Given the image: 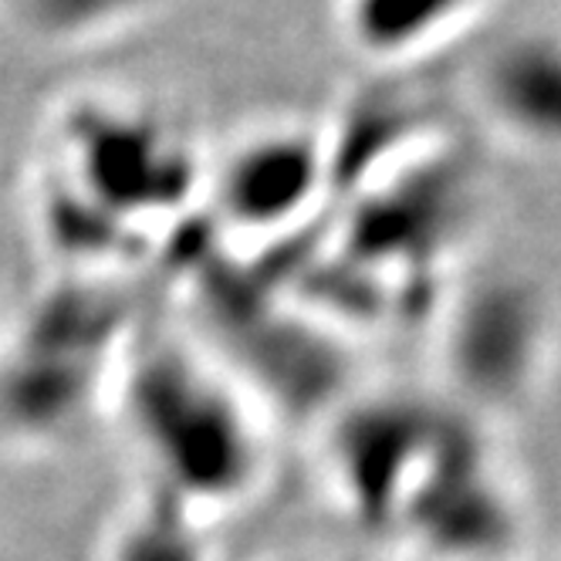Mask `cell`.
Returning <instances> with one entry per match:
<instances>
[{"instance_id":"9c48e42d","label":"cell","mask_w":561,"mask_h":561,"mask_svg":"<svg viewBox=\"0 0 561 561\" xmlns=\"http://www.w3.org/2000/svg\"><path fill=\"white\" fill-rule=\"evenodd\" d=\"M108 561H207L199 514L156 494L115 528Z\"/></svg>"},{"instance_id":"5b68a950","label":"cell","mask_w":561,"mask_h":561,"mask_svg":"<svg viewBox=\"0 0 561 561\" xmlns=\"http://www.w3.org/2000/svg\"><path fill=\"white\" fill-rule=\"evenodd\" d=\"M439 433L444 420L410 399H369L342 416L329 444V470L363 525L396 531Z\"/></svg>"},{"instance_id":"30bf717a","label":"cell","mask_w":561,"mask_h":561,"mask_svg":"<svg viewBox=\"0 0 561 561\" xmlns=\"http://www.w3.org/2000/svg\"><path fill=\"white\" fill-rule=\"evenodd\" d=\"M156 0H11V8L34 37L51 45H82L126 27Z\"/></svg>"},{"instance_id":"ba28073f","label":"cell","mask_w":561,"mask_h":561,"mask_svg":"<svg viewBox=\"0 0 561 561\" xmlns=\"http://www.w3.org/2000/svg\"><path fill=\"white\" fill-rule=\"evenodd\" d=\"M491 0H339L345 45L379 68L413 65L460 37Z\"/></svg>"},{"instance_id":"277c9868","label":"cell","mask_w":561,"mask_h":561,"mask_svg":"<svg viewBox=\"0 0 561 561\" xmlns=\"http://www.w3.org/2000/svg\"><path fill=\"white\" fill-rule=\"evenodd\" d=\"M488 450L444 423L396 531L439 561H497L517 535V507Z\"/></svg>"},{"instance_id":"6da1fadb","label":"cell","mask_w":561,"mask_h":561,"mask_svg":"<svg viewBox=\"0 0 561 561\" xmlns=\"http://www.w3.org/2000/svg\"><path fill=\"white\" fill-rule=\"evenodd\" d=\"M126 410L156 494L199 514L254 491L264 470L261 426L244 396L196 355L149 348L126 376Z\"/></svg>"},{"instance_id":"8992f818","label":"cell","mask_w":561,"mask_h":561,"mask_svg":"<svg viewBox=\"0 0 561 561\" xmlns=\"http://www.w3.org/2000/svg\"><path fill=\"white\" fill-rule=\"evenodd\" d=\"M335 149L308 126H264L237 139L207 190L220 220L244 233L298 227L332 183Z\"/></svg>"},{"instance_id":"3957f363","label":"cell","mask_w":561,"mask_h":561,"mask_svg":"<svg viewBox=\"0 0 561 561\" xmlns=\"http://www.w3.org/2000/svg\"><path fill=\"white\" fill-rule=\"evenodd\" d=\"M551 305L531 277H477L450 305L444 366L477 413L517 410L551 358Z\"/></svg>"},{"instance_id":"7a4b0ae2","label":"cell","mask_w":561,"mask_h":561,"mask_svg":"<svg viewBox=\"0 0 561 561\" xmlns=\"http://www.w3.org/2000/svg\"><path fill=\"white\" fill-rule=\"evenodd\" d=\"M61 170L78 196L75 207H95L115 220L173 210L199 193V163L186 139L167 123L118 102H85L68 112L61 129Z\"/></svg>"},{"instance_id":"8fae6325","label":"cell","mask_w":561,"mask_h":561,"mask_svg":"<svg viewBox=\"0 0 561 561\" xmlns=\"http://www.w3.org/2000/svg\"><path fill=\"white\" fill-rule=\"evenodd\" d=\"M0 561H8V554H0Z\"/></svg>"},{"instance_id":"52a82bcc","label":"cell","mask_w":561,"mask_h":561,"mask_svg":"<svg viewBox=\"0 0 561 561\" xmlns=\"http://www.w3.org/2000/svg\"><path fill=\"white\" fill-rule=\"evenodd\" d=\"M473 95L504 139L561 159V27L507 34L480 61Z\"/></svg>"}]
</instances>
